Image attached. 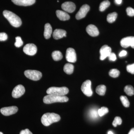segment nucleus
Returning a JSON list of instances; mask_svg holds the SVG:
<instances>
[{
  "label": "nucleus",
  "instance_id": "obj_39",
  "mask_svg": "<svg viewBox=\"0 0 134 134\" xmlns=\"http://www.w3.org/2000/svg\"><path fill=\"white\" fill-rule=\"evenodd\" d=\"M128 134H134V128H132V129L130 131Z\"/></svg>",
  "mask_w": 134,
  "mask_h": 134
},
{
  "label": "nucleus",
  "instance_id": "obj_37",
  "mask_svg": "<svg viewBox=\"0 0 134 134\" xmlns=\"http://www.w3.org/2000/svg\"><path fill=\"white\" fill-rule=\"evenodd\" d=\"M127 54V52L125 50H122L119 53V56L120 57H124L126 56Z\"/></svg>",
  "mask_w": 134,
  "mask_h": 134
},
{
  "label": "nucleus",
  "instance_id": "obj_35",
  "mask_svg": "<svg viewBox=\"0 0 134 134\" xmlns=\"http://www.w3.org/2000/svg\"><path fill=\"white\" fill-rule=\"evenodd\" d=\"M108 58H109V60L112 61H115L117 59L115 54L113 53H111L108 56Z\"/></svg>",
  "mask_w": 134,
  "mask_h": 134
},
{
  "label": "nucleus",
  "instance_id": "obj_24",
  "mask_svg": "<svg viewBox=\"0 0 134 134\" xmlns=\"http://www.w3.org/2000/svg\"><path fill=\"white\" fill-rule=\"evenodd\" d=\"M110 3L107 0L104 1L100 3L99 5V10L101 12L104 11L107 8L110 6Z\"/></svg>",
  "mask_w": 134,
  "mask_h": 134
},
{
  "label": "nucleus",
  "instance_id": "obj_27",
  "mask_svg": "<svg viewBox=\"0 0 134 134\" xmlns=\"http://www.w3.org/2000/svg\"><path fill=\"white\" fill-rule=\"evenodd\" d=\"M120 99L121 101L122 104L125 107H129L130 105L129 101L126 96H121L120 97Z\"/></svg>",
  "mask_w": 134,
  "mask_h": 134
},
{
  "label": "nucleus",
  "instance_id": "obj_18",
  "mask_svg": "<svg viewBox=\"0 0 134 134\" xmlns=\"http://www.w3.org/2000/svg\"><path fill=\"white\" fill-rule=\"evenodd\" d=\"M56 14L58 18L61 21H66L70 18L69 15L67 12L62 10H56Z\"/></svg>",
  "mask_w": 134,
  "mask_h": 134
},
{
  "label": "nucleus",
  "instance_id": "obj_1",
  "mask_svg": "<svg viewBox=\"0 0 134 134\" xmlns=\"http://www.w3.org/2000/svg\"><path fill=\"white\" fill-rule=\"evenodd\" d=\"M3 14L12 26L17 28L21 25L22 21L21 18L13 12L5 10L3 12Z\"/></svg>",
  "mask_w": 134,
  "mask_h": 134
},
{
  "label": "nucleus",
  "instance_id": "obj_4",
  "mask_svg": "<svg viewBox=\"0 0 134 134\" xmlns=\"http://www.w3.org/2000/svg\"><path fill=\"white\" fill-rule=\"evenodd\" d=\"M69 90L67 87H52L47 89V94H53L57 96H64L68 93Z\"/></svg>",
  "mask_w": 134,
  "mask_h": 134
},
{
  "label": "nucleus",
  "instance_id": "obj_36",
  "mask_svg": "<svg viewBox=\"0 0 134 134\" xmlns=\"http://www.w3.org/2000/svg\"><path fill=\"white\" fill-rule=\"evenodd\" d=\"M19 134H33L29 129H25L24 130H22L20 132Z\"/></svg>",
  "mask_w": 134,
  "mask_h": 134
},
{
  "label": "nucleus",
  "instance_id": "obj_15",
  "mask_svg": "<svg viewBox=\"0 0 134 134\" xmlns=\"http://www.w3.org/2000/svg\"><path fill=\"white\" fill-rule=\"evenodd\" d=\"M86 31L90 36L92 37H96L99 34L98 29L93 25H88L86 28Z\"/></svg>",
  "mask_w": 134,
  "mask_h": 134
},
{
  "label": "nucleus",
  "instance_id": "obj_30",
  "mask_svg": "<svg viewBox=\"0 0 134 134\" xmlns=\"http://www.w3.org/2000/svg\"><path fill=\"white\" fill-rule=\"evenodd\" d=\"M122 120L121 118L119 117H116L113 122V125L114 127L117 126V125H120L122 123Z\"/></svg>",
  "mask_w": 134,
  "mask_h": 134
},
{
  "label": "nucleus",
  "instance_id": "obj_22",
  "mask_svg": "<svg viewBox=\"0 0 134 134\" xmlns=\"http://www.w3.org/2000/svg\"><path fill=\"white\" fill-rule=\"evenodd\" d=\"M106 87L104 85H99L96 88V92L100 96H104L105 94Z\"/></svg>",
  "mask_w": 134,
  "mask_h": 134
},
{
  "label": "nucleus",
  "instance_id": "obj_38",
  "mask_svg": "<svg viewBox=\"0 0 134 134\" xmlns=\"http://www.w3.org/2000/svg\"><path fill=\"white\" fill-rule=\"evenodd\" d=\"M122 0H115V2L117 5H120L122 3Z\"/></svg>",
  "mask_w": 134,
  "mask_h": 134
},
{
  "label": "nucleus",
  "instance_id": "obj_31",
  "mask_svg": "<svg viewBox=\"0 0 134 134\" xmlns=\"http://www.w3.org/2000/svg\"><path fill=\"white\" fill-rule=\"evenodd\" d=\"M15 39L16 42L15 43V47H19L21 46L23 44V42L22 40L21 37L18 36L16 37Z\"/></svg>",
  "mask_w": 134,
  "mask_h": 134
},
{
  "label": "nucleus",
  "instance_id": "obj_16",
  "mask_svg": "<svg viewBox=\"0 0 134 134\" xmlns=\"http://www.w3.org/2000/svg\"><path fill=\"white\" fill-rule=\"evenodd\" d=\"M15 4L18 6H29L34 4L36 0H11Z\"/></svg>",
  "mask_w": 134,
  "mask_h": 134
},
{
  "label": "nucleus",
  "instance_id": "obj_11",
  "mask_svg": "<svg viewBox=\"0 0 134 134\" xmlns=\"http://www.w3.org/2000/svg\"><path fill=\"white\" fill-rule=\"evenodd\" d=\"M90 9V7L88 5L85 4L83 5L76 15V18L77 20L84 18L86 16Z\"/></svg>",
  "mask_w": 134,
  "mask_h": 134
},
{
  "label": "nucleus",
  "instance_id": "obj_13",
  "mask_svg": "<svg viewBox=\"0 0 134 134\" xmlns=\"http://www.w3.org/2000/svg\"><path fill=\"white\" fill-rule=\"evenodd\" d=\"M111 53V47L107 45H105L101 47L100 50V59L101 60H104L108 57L110 54Z\"/></svg>",
  "mask_w": 134,
  "mask_h": 134
},
{
  "label": "nucleus",
  "instance_id": "obj_40",
  "mask_svg": "<svg viewBox=\"0 0 134 134\" xmlns=\"http://www.w3.org/2000/svg\"><path fill=\"white\" fill-rule=\"evenodd\" d=\"M108 134H114V133L111 131H109V132H108Z\"/></svg>",
  "mask_w": 134,
  "mask_h": 134
},
{
  "label": "nucleus",
  "instance_id": "obj_23",
  "mask_svg": "<svg viewBox=\"0 0 134 134\" xmlns=\"http://www.w3.org/2000/svg\"><path fill=\"white\" fill-rule=\"evenodd\" d=\"M117 16V14L114 12L108 14L107 16V21L110 23H112L115 21Z\"/></svg>",
  "mask_w": 134,
  "mask_h": 134
},
{
  "label": "nucleus",
  "instance_id": "obj_20",
  "mask_svg": "<svg viewBox=\"0 0 134 134\" xmlns=\"http://www.w3.org/2000/svg\"><path fill=\"white\" fill-rule=\"evenodd\" d=\"M74 66L70 63L65 64L63 68L64 72L67 74L70 75L74 72Z\"/></svg>",
  "mask_w": 134,
  "mask_h": 134
},
{
  "label": "nucleus",
  "instance_id": "obj_25",
  "mask_svg": "<svg viewBox=\"0 0 134 134\" xmlns=\"http://www.w3.org/2000/svg\"><path fill=\"white\" fill-rule=\"evenodd\" d=\"M124 91L127 95L129 96H132L134 94L133 87L131 85H127L125 86L124 89Z\"/></svg>",
  "mask_w": 134,
  "mask_h": 134
},
{
  "label": "nucleus",
  "instance_id": "obj_7",
  "mask_svg": "<svg viewBox=\"0 0 134 134\" xmlns=\"http://www.w3.org/2000/svg\"><path fill=\"white\" fill-rule=\"evenodd\" d=\"M37 48L34 44H28L25 46L23 48V52L26 54L29 55H34L37 53Z\"/></svg>",
  "mask_w": 134,
  "mask_h": 134
},
{
  "label": "nucleus",
  "instance_id": "obj_26",
  "mask_svg": "<svg viewBox=\"0 0 134 134\" xmlns=\"http://www.w3.org/2000/svg\"><path fill=\"white\" fill-rule=\"evenodd\" d=\"M120 74V71L118 70L115 69H111L109 73L110 76L114 78L118 77L119 76Z\"/></svg>",
  "mask_w": 134,
  "mask_h": 134
},
{
  "label": "nucleus",
  "instance_id": "obj_28",
  "mask_svg": "<svg viewBox=\"0 0 134 134\" xmlns=\"http://www.w3.org/2000/svg\"><path fill=\"white\" fill-rule=\"evenodd\" d=\"M108 112V108H107V107H101L100 109H98V113L99 116H100V117H102L103 115H105Z\"/></svg>",
  "mask_w": 134,
  "mask_h": 134
},
{
  "label": "nucleus",
  "instance_id": "obj_17",
  "mask_svg": "<svg viewBox=\"0 0 134 134\" xmlns=\"http://www.w3.org/2000/svg\"><path fill=\"white\" fill-rule=\"evenodd\" d=\"M66 32L62 29H56L53 32V37L55 40L59 39L63 37H66Z\"/></svg>",
  "mask_w": 134,
  "mask_h": 134
},
{
  "label": "nucleus",
  "instance_id": "obj_34",
  "mask_svg": "<svg viewBox=\"0 0 134 134\" xmlns=\"http://www.w3.org/2000/svg\"><path fill=\"white\" fill-rule=\"evenodd\" d=\"M8 35L5 32L0 33V41H5L8 39Z\"/></svg>",
  "mask_w": 134,
  "mask_h": 134
},
{
  "label": "nucleus",
  "instance_id": "obj_10",
  "mask_svg": "<svg viewBox=\"0 0 134 134\" xmlns=\"http://www.w3.org/2000/svg\"><path fill=\"white\" fill-rule=\"evenodd\" d=\"M18 110V108L16 106H11L3 107L0 110V111L3 115L9 116L16 113Z\"/></svg>",
  "mask_w": 134,
  "mask_h": 134
},
{
  "label": "nucleus",
  "instance_id": "obj_6",
  "mask_svg": "<svg viewBox=\"0 0 134 134\" xmlns=\"http://www.w3.org/2000/svg\"><path fill=\"white\" fill-rule=\"evenodd\" d=\"M91 81L90 80H86L83 83L81 88L83 93L88 97H91L93 94L91 90Z\"/></svg>",
  "mask_w": 134,
  "mask_h": 134
},
{
  "label": "nucleus",
  "instance_id": "obj_21",
  "mask_svg": "<svg viewBox=\"0 0 134 134\" xmlns=\"http://www.w3.org/2000/svg\"><path fill=\"white\" fill-rule=\"evenodd\" d=\"M52 57L54 60L58 61L62 59L63 55L60 51H54L52 53Z\"/></svg>",
  "mask_w": 134,
  "mask_h": 134
},
{
  "label": "nucleus",
  "instance_id": "obj_3",
  "mask_svg": "<svg viewBox=\"0 0 134 134\" xmlns=\"http://www.w3.org/2000/svg\"><path fill=\"white\" fill-rule=\"evenodd\" d=\"M69 98L66 96H60L48 94L43 98V102L46 104L55 103H65L68 101Z\"/></svg>",
  "mask_w": 134,
  "mask_h": 134
},
{
  "label": "nucleus",
  "instance_id": "obj_41",
  "mask_svg": "<svg viewBox=\"0 0 134 134\" xmlns=\"http://www.w3.org/2000/svg\"><path fill=\"white\" fill-rule=\"evenodd\" d=\"M0 134H3L2 132H0Z\"/></svg>",
  "mask_w": 134,
  "mask_h": 134
},
{
  "label": "nucleus",
  "instance_id": "obj_8",
  "mask_svg": "<svg viewBox=\"0 0 134 134\" xmlns=\"http://www.w3.org/2000/svg\"><path fill=\"white\" fill-rule=\"evenodd\" d=\"M66 58L67 61L70 63H75L76 61V54L74 48H68L66 52Z\"/></svg>",
  "mask_w": 134,
  "mask_h": 134
},
{
  "label": "nucleus",
  "instance_id": "obj_9",
  "mask_svg": "<svg viewBox=\"0 0 134 134\" xmlns=\"http://www.w3.org/2000/svg\"><path fill=\"white\" fill-rule=\"evenodd\" d=\"M25 92L24 86L21 85H17L12 92V96L14 98H18L21 97Z\"/></svg>",
  "mask_w": 134,
  "mask_h": 134
},
{
  "label": "nucleus",
  "instance_id": "obj_33",
  "mask_svg": "<svg viewBox=\"0 0 134 134\" xmlns=\"http://www.w3.org/2000/svg\"><path fill=\"white\" fill-rule=\"evenodd\" d=\"M127 14L130 16H134V9L131 7H128L126 9Z\"/></svg>",
  "mask_w": 134,
  "mask_h": 134
},
{
  "label": "nucleus",
  "instance_id": "obj_29",
  "mask_svg": "<svg viewBox=\"0 0 134 134\" xmlns=\"http://www.w3.org/2000/svg\"><path fill=\"white\" fill-rule=\"evenodd\" d=\"M90 115L92 119H95L97 118L99 115L98 110L97 111L96 109H91L90 111Z\"/></svg>",
  "mask_w": 134,
  "mask_h": 134
},
{
  "label": "nucleus",
  "instance_id": "obj_5",
  "mask_svg": "<svg viewBox=\"0 0 134 134\" xmlns=\"http://www.w3.org/2000/svg\"><path fill=\"white\" fill-rule=\"evenodd\" d=\"M24 75L27 78L34 81H37L42 77V73L36 70H28L24 72Z\"/></svg>",
  "mask_w": 134,
  "mask_h": 134
},
{
  "label": "nucleus",
  "instance_id": "obj_19",
  "mask_svg": "<svg viewBox=\"0 0 134 134\" xmlns=\"http://www.w3.org/2000/svg\"><path fill=\"white\" fill-rule=\"evenodd\" d=\"M52 33V29L51 25L49 23L46 24L44 26V36L46 39H48L51 37Z\"/></svg>",
  "mask_w": 134,
  "mask_h": 134
},
{
  "label": "nucleus",
  "instance_id": "obj_2",
  "mask_svg": "<svg viewBox=\"0 0 134 134\" xmlns=\"http://www.w3.org/2000/svg\"><path fill=\"white\" fill-rule=\"evenodd\" d=\"M60 120L59 115L55 113H46L43 114L41 118V122L45 126H48L54 122H58Z\"/></svg>",
  "mask_w": 134,
  "mask_h": 134
},
{
  "label": "nucleus",
  "instance_id": "obj_12",
  "mask_svg": "<svg viewBox=\"0 0 134 134\" xmlns=\"http://www.w3.org/2000/svg\"><path fill=\"white\" fill-rule=\"evenodd\" d=\"M120 44L122 47L127 48L131 46L134 48V37H127L124 38L121 40Z\"/></svg>",
  "mask_w": 134,
  "mask_h": 134
},
{
  "label": "nucleus",
  "instance_id": "obj_32",
  "mask_svg": "<svg viewBox=\"0 0 134 134\" xmlns=\"http://www.w3.org/2000/svg\"><path fill=\"white\" fill-rule=\"evenodd\" d=\"M127 70L128 72L132 74H134V63L127 65Z\"/></svg>",
  "mask_w": 134,
  "mask_h": 134
},
{
  "label": "nucleus",
  "instance_id": "obj_14",
  "mask_svg": "<svg viewBox=\"0 0 134 134\" xmlns=\"http://www.w3.org/2000/svg\"><path fill=\"white\" fill-rule=\"evenodd\" d=\"M62 8L65 12L71 13L75 11L76 6L73 2H66L63 3L62 5Z\"/></svg>",
  "mask_w": 134,
  "mask_h": 134
}]
</instances>
